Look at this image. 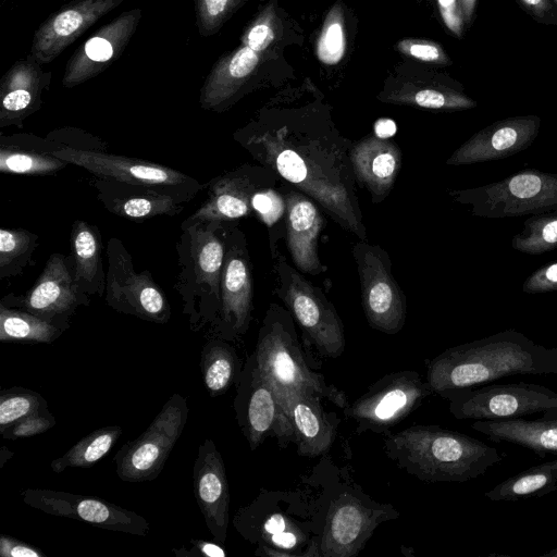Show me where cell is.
Returning a JSON list of instances; mask_svg holds the SVG:
<instances>
[{
	"label": "cell",
	"instance_id": "6da1fadb",
	"mask_svg": "<svg viewBox=\"0 0 557 557\" xmlns=\"http://www.w3.org/2000/svg\"><path fill=\"white\" fill-rule=\"evenodd\" d=\"M248 153L312 198L344 230L367 239L350 161L354 144L329 124L260 121L234 134Z\"/></svg>",
	"mask_w": 557,
	"mask_h": 557
},
{
	"label": "cell",
	"instance_id": "7a4b0ae2",
	"mask_svg": "<svg viewBox=\"0 0 557 557\" xmlns=\"http://www.w3.org/2000/svg\"><path fill=\"white\" fill-rule=\"evenodd\" d=\"M513 375H557V348L506 330L444 350L429 362L425 382L441 394Z\"/></svg>",
	"mask_w": 557,
	"mask_h": 557
},
{
	"label": "cell",
	"instance_id": "3957f363",
	"mask_svg": "<svg viewBox=\"0 0 557 557\" xmlns=\"http://www.w3.org/2000/svg\"><path fill=\"white\" fill-rule=\"evenodd\" d=\"M386 454L426 482H466L503 459L495 447L437 425H412L393 434L386 441Z\"/></svg>",
	"mask_w": 557,
	"mask_h": 557
},
{
	"label": "cell",
	"instance_id": "277c9868",
	"mask_svg": "<svg viewBox=\"0 0 557 557\" xmlns=\"http://www.w3.org/2000/svg\"><path fill=\"white\" fill-rule=\"evenodd\" d=\"M176 245L178 273L174 284L193 332L212 326L221 307L225 255L224 223L181 225Z\"/></svg>",
	"mask_w": 557,
	"mask_h": 557
},
{
	"label": "cell",
	"instance_id": "5b68a950",
	"mask_svg": "<svg viewBox=\"0 0 557 557\" xmlns=\"http://www.w3.org/2000/svg\"><path fill=\"white\" fill-rule=\"evenodd\" d=\"M471 206V214L487 219L533 215L557 210V173L522 170L487 185L449 191Z\"/></svg>",
	"mask_w": 557,
	"mask_h": 557
},
{
	"label": "cell",
	"instance_id": "8992f818",
	"mask_svg": "<svg viewBox=\"0 0 557 557\" xmlns=\"http://www.w3.org/2000/svg\"><path fill=\"white\" fill-rule=\"evenodd\" d=\"M253 364L278 391L310 392L342 409L349 407L345 393L309 368L289 330L270 313L260 330Z\"/></svg>",
	"mask_w": 557,
	"mask_h": 557
},
{
	"label": "cell",
	"instance_id": "52a82bcc",
	"mask_svg": "<svg viewBox=\"0 0 557 557\" xmlns=\"http://www.w3.org/2000/svg\"><path fill=\"white\" fill-rule=\"evenodd\" d=\"M274 271L276 295L309 339L324 356L339 357L345 349V334L334 306L284 258H276Z\"/></svg>",
	"mask_w": 557,
	"mask_h": 557
},
{
	"label": "cell",
	"instance_id": "ba28073f",
	"mask_svg": "<svg viewBox=\"0 0 557 557\" xmlns=\"http://www.w3.org/2000/svg\"><path fill=\"white\" fill-rule=\"evenodd\" d=\"M440 395L459 420L505 421L557 409V392L525 382L484 384Z\"/></svg>",
	"mask_w": 557,
	"mask_h": 557
},
{
	"label": "cell",
	"instance_id": "9c48e42d",
	"mask_svg": "<svg viewBox=\"0 0 557 557\" xmlns=\"http://www.w3.org/2000/svg\"><path fill=\"white\" fill-rule=\"evenodd\" d=\"M69 164L81 166L95 177L146 185L191 200L205 185L175 169L148 160L116 156L98 149L54 144L50 151Z\"/></svg>",
	"mask_w": 557,
	"mask_h": 557
},
{
	"label": "cell",
	"instance_id": "30bf717a",
	"mask_svg": "<svg viewBox=\"0 0 557 557\" xmlns=\"http://www.w3.org/2000/svg\"><path fill=\"white\" fill-rule=\"evenodd\" d=\"M187 418L186 398L173 394L149 426L117 450L114 456L117 476L133 483L157 479L181 437Z\"/></svg>",
	"mask_w": 557,
	"mask_h": 557
},
{
	"label": "cell",
	"instance_id": "8fae6325",
	"mask_svg": "<svg viewBox=\"0 0 557 557\" xmlns=\"http://www.w3.org/2000/svg\"><path fill=\"white\" fill-rule=\"evenodd\" d=\"M106 250V304L120 313L157 324L168 323L171 308L151 273L135 271L133 258L121 239L111 237Z\"/></svg>",
	"mask_w": 557,
	"mask_h": 557
},
{
	"label": "cell",
	"instance_id": "7c38bea8",
	"mask_svg": "<svg viewBox=\"0 0 557 557\" xmlns=\"http://www.w3.org/2000/svg\"><path fill=\"white\" fill-rule=\"evenodd\" d=\"M352 255L357 263L362 308L369 325L386 334L398 333L406 321V296L392 274L387 252L360 240Z\"/></svg>",
	"mask_w": 557,
	"mask_h": 557
},
{
	"label": "cell",
	"instance_id": "4fadbf2b",
	"mask_svg": "<svg viewBox=\"0 0 557 557\" xmlns=\"http://www.w3.org/2000/svg\"><path fill=\"white\" fill-rule=\"evenodd\" d=\"M278 176L264 165L244 164L214 177L207 184L202 205L183 224L231 223L257 215V202L262 193L274 188Z\"/></svg>",
	"mask_w": 557,
	"mask_h": 557
},
{
	"label": "cell",
	"instance_id": "5bb4252c",
	"mask_svg": "<svg viewBox=\"0 0 557 557\" xmlns=\"http://www.w3.org/2000/svg\"><path fill=\"white\" fill-rule=\"evenodd\" d=\"M224 223L225 255L221 276V307L211 326L215 337L233 341L246 333L252 311V275L242 230Z\"/></svg>",
	"mask_w": 557,
	"mask_h": 557
},
{
	"label": "cell",
	"instance_id": "9a60e30c",
	"mask_svg": "<svg viewBox=\"0 0 557 557\" xmlns=\"http://www.w3.org/2000/svg\"><path fill=\"white\" fill-rule=\"evenodd\" d=\"M0 304L30 312L65 332L76 310L90 304V296L77 288L70 257L55 252L26 294H8Z\"/></svg>",
	"mask_w": 557,
	"mask_h": 557
},
{
	"label": "cell",
	"instance_id": "2e32d148",
	"mask_svg": "<svg viewBox=\"0 0 557 557\" xmlns=\"http://www.w3.org/2000/svg\"><path fill=\"white\" fill-rule=\"evenodd\" d=\"M430 394L417 372L399 371L372 384L345 412L357 422L359 432H382L405 419Z\"/></svg>",
	"mask_w": 557,
	"mask_h": 557
},
{
	"label": "cell",
	"instance_id": "e0dca14e",
	"mask_svg": "<svg viewBox=\"0 0 557 557\" xmlns=\"http://www.w3.org/2000/svg\"><path fill=\"white\" fill-rule=\"evenodd\" d=\"M23 502L46 513L72 518L109 531L146 535L149 522L135 511L107 500L48 488H26Z\"/></svg>",
	"mask_w": 557,
	"mask_h": 557
},
{
	"label": "cell",
	"instance_id": "ac0fdd59",
	"mask_svg": "<svg viewBox=\"0 0 557 557\" xmlns=\"http://www.w3.org/2000/svg\"><path fill=\"white\" fill-rule=\"evenodd\" d=\"M141 15L140 8L124 11L83 42L65 65L62 85L73 88L102 73L123 53Z\"/></svg>",
	"mask_w": 557,
	"mask_h": 557
},
{
	"label": "cell",
	"instance_id": "d6986e66",
	"mask_svg": "<svg viewBox=\"0 0 557 557\" xmlns=\"http://www.w3.org/2000/svg\"><path fill=\"white\" fill-rule=\"evenodd\" d=\"M125 0H75L50 14L37 28L29 55L48 64Z\"/></svg>",
	"mask_w": 557,
	"mask_h": 557
},
{
	"label": "cell",
	"instance_id": "ffe728a7",
	"mask_svg": "<svg viewBox=\"0 0 557 557\" xmlns=\"http://www.w3.org/2000/svg\"><path fill=\"white\" fill-rule=\"evenodd\" d=\"M247 385L235 399L238 421L251 449H256L270 432L293 440V430L273 383L252 364Z\"/></svg>",
	"mask_w": 557,
	"mask_h": 557
},
{
	"label": "cell",
	"instance_id": "44dd1931",
	"mask_svg": "<svg viewBox=\"0 0 557 557\" xmlns=\"http://www.w3.org/2000/svg\"><path fill=\"white\" fill-rule=\"evenodd\" d=\"M537 115L499 120L475 133L447 159L448 165H466L513 156L530 147L541 129Z\"/></svg>",
	"mask_w": 557,
	"mask_h": 557
},
{
	"label": "cell",
	"instance_id": "7402d4cb",
	"mask_svg": "<svg viewBox=\"0 0 557 557\" xmlns=\"http://www.w3.org/2000/svg\"><path fill=\"white\" fill-rule=\"evenodd\" d=\"M193 486L209 532L223 544L228 527L230 488L224 461L211 438H206L198 446Z\"/></svg>",
	"mask_w": 557,
	"mask_h": 557
},
{
	"label": "cell",
	"instance_id": "603a6c76",
	"mask_svg": "<svg viewBox=\"0 0 557 557\" xmlns=\"http://www.w3.org/2000/svg\"><path fill=\"white\" fill-rule=\"evenodd\" d=\"M389 513L387 506L369 507L354 497L342 498L330 511L319 545V555H357L374 529L385 521Z\"/></svg>",
	"mask_w": 557,
	"mask_h": 557
},
{
	"label": "cell",
	"instance_id": "cb8c5ba5",
	"mask_svg": "<svg viewBox=\"0 0 557 557\" xmlns=\"http://www.w3.org/2000/svg\"><path fill=\"white\" fill-rule=\"evenodd\" d=\"M97 199L112 214L143 222L159 215L180 214L189 202L184 197L146 185L95 177Z\"/></svg>",
	"mask_w": 557,
	"mask_h": 557
},
{
	"label": "cell",
	"instance_id": "d4e9b609",
	"mask_svg": "<svg viewBox=\"0 0 557 557\" xmlns=\"http://www.w3.org/2000/svg\"><path fill=\"white\" fill-rule=\"evenodd\" d=\"M51 79L52 72L44 71L29 54L17 60L1 79L0 127H22L23 121L44 104Z\"/></svg>",
	"mask_w": 557,
	"mask_h": 557
},
{
	"label": "cell",
	"instance_id": "484cf974",
	"mask_svg": "<svg viewBox=\"0 0 557 557\" xmlns=\"http://www.w3.org/2000/svg\"><path fill=\"white\" fill-rule=\"evenodd\" d=\"M276 391L288 416L297 453L307 457L326 453L335 440L337 423L323 410L321 397L305 391Z\"/></svg>",
	"mask_w": 557,
	"mask_h": 557
},
{
	"label": "cell",
	"instance_id": "4316f807",
	"mask_svg": "<svg viewBox=\"0 0 557 557\" xmlns=\"http://www.w3.org/2000/svg\"><path fill=\"white\" fill-rule=\"evenodd\" d=\"M286 244L295 268L318 275L325 269L318 253V239L323 218L315 201L301 191L292 190L284 196Z\"/></svg>",
	"mask_w": 557,
	"mask_h": 557
},
{
	"label": "cell",
	"instance_id": "83f0119b",
	"mask_svg": "<svg viewBox=\"0 0 557 557\" xmlns=\"http://www.w3.org/2000/svg\"><path fill=\"white\" fill-rule=\"evenodd\" d=\"M356 182L367 189L373 203L382 202L391 193L401 166V150L379 135L354 141L350 149Z\"/></svg>",
	"mask_w": 557,
	"mask_h": 557
},
{
	"label": "cell",
	"instance_id": "f1b7e54d",
	"mask_svg": "<svg viewBox=\"0 0 557 557\" xmlns=\"http://www.w3.org/2000/svg\"><path fill=\"white\" fill-rule=\"evenodd\" d=\"M471 426L494 443L521 446L541 458L557 455V409L536 419L475 420Z\"/></svg>",
	"mask_w": 557,
	"mask_h": 557
},
{
	"label": "cell",
	"instance_id": "f546056e",
	"mask_svg": "<svg viewBox=\"0 0 557 557\" xmlns=\"http://www.w3.org/2000/svg\"><path fill=\"white\" fill-rule=\"evenodd\" d=\"M98 227L76 220L71 231V267L77 288L88 295L103 296L106 278Z\"/></svg>",
	"mask_w": 557,
	"mask_h": 557
},
{
	"label": "cell",
	"instance_id": "4dcf8cb0",
	"mask_svg": "<svg viewBox=\"0 0 557 557\" xmlns=\"http://www.w3.org/2000/svg\"><path fill=\"white\" fill-rule=\"evenodd\" d=\"M54 144L26 134L0 137V171L2 173L49 175L69 163L50 153Z\"/></svg>",
	"mask_w": 557,
	"mask_h": 557
},
{
	"label": "cell",
	"instance_id": "1f68e13d",
	"mask_svg": "<svg viewBox=\"0 0 557 557\" xmlns=\"http://www.w3.org/2000/svg\"><path fill=\"white\" fill-rule=\"evenodd\" d=\"M557 491V459L542 462L505 479L485 497L492 502H518Z\"/></svg>",
	"mask_w": 557,
	"mask_h": 557
},
{
	"label": "cell",
	"instance_id": "d6a6232c",
	"mask_svg": "<svg viewBox=\"0 0 557 557\" xmlns=\"http://www.w3.org/2000/svg\"><path fill=\"white\" fill-rule=\"evenodd\" d=\"M203 385L211 397L223 395L239 374V359L235 349L219 337L209 338L200 354Z\"/></svg>",
	"mask_w": 557,
	"mask_h": 557
},
{
	"label": "cell",
	"instance_id": "836d02e7",
	"mask_svg": "<svg viewBox=\"0 0 557 557\" xmlns=\"http://www.w3.org/2000/svg\"><path fill=\"white\" fill-rule=\"evenodd\" d=\"M62 334V330L30 312L0 304L2 343L51 344Z\"/></svg>",
	"mask_w": 557,
	"mask_h": 557
},
{
	"label": "cell",
	"instance_id": "e575fe53",
	"mask_svg": "<svg viewBox=\"0 0 557 557\" xmlns=\"http://www.w3.org/2000/svg\"><path fill=\"white\" fill-rule=\"evenodd\" d=\"M121 426H102L84 436L64 455L53 459L50 468L60 473L67 468H89L106 457L122 435Z\"/></svg>",
	"mask_w": 557,
	"mask_h": 557
},
{
	"label": "cell",
	"instance_id": "d590c367",
	"mask_svg": "<svg viewBox=\"0 0 557 557\" xmlns=\"http://www.w3.org/2000/svg\"><path fill=\"white\" fill-rule=\"evenodd\" d=\"M38 244V235L28 230L0 228V278L20 275Z\"/></svg>",
	"mask_w": 557,
	"mask_h": 557
},
{
	"label": "cell",
	"instance_id": "8d00e7d4",
	"mask_svg": "<svg viewBox=\"0 0 557 557\" xmlns=\"http://www.w3.org/2000/svg\"><path fill=\"white\" fill-rule=\"evenodd\" d=\"M511 247L528 255H541L557 248V210L533 214L511 239Z\"/></svg>",
	"mask_w": 557,
	"mask_h": 557
},
{
	"label": "cell",
	"instance_id": "74e56055",
	"mask_svg": "<svg viewBox=\"0 0 557 557\" xmlns=\"http://www.w3.org/2000/svg\"><path fill=\"white\" fill-rule=\"evenodd\" d=\"M47 400L37 392L14 386L0 394V433L18 420L47 408Z\"/></svg>",
	"mask_w": 557,
	"mask_h": 557
},
{
	"label": "cell",
	"instance_id": "f35d334b",
	"mask_svg": "<svg viewBox=\"0 0 557 557\" xmlns=\"http://www.w3.org/2000/svg\"><path fill=\"white\" fill-rule=\"evenodd\" d=\"M234 0H195L196 25L201 36L213 35L222 25Z\"/></svg>",
	"mask_w": 557,
	"mask_h": 557
},
{
	"label": "cell",
	"instance_id": "ab89813d",
	"mask_svg": "<svg viewBox=\"0 0 557 557\" xmlns=\"http://www.w3.org/2000/svg\"><path fill=\"white\" fill-rule=\"evenodd\" d=\"M54 416L44 408L11 424L0 434L4 440L27 438L42 434L55 425Z\"/></svg>",
	"mask_w": 557,
	"mask_h": 557
},
{
	"label": "cell",
	"instance_id": "60d3db41",
	"mask_svg": "<svg viewBox=\"0 0 557 557\" xmlns=\"http://www.w3.org/2000/svg\"><path fill=\"white\" fill-rule=\"evenodd\" d=\"M527 294L557 290V262L545 264L530 274L522 284Z\"/></svg>",
	"mask_w": 557,
	"mask_h": 557
},
{
	"label": "cell",
	"instance_id": "b9f144b4",
	"mask_svg": "<svg viewBox=\"0 0 557 557\" xmlns=\"http://www.w3.org/2000/svg\"><path fill=\"white\" fill-rule=\"evenodd\" d=\"M0 555L2 557H46L38 547L5 534L0 536Z\"/></svg>",
	"mask_w": 557,
	"mask_h": 557
},
{
	"label": "cell",
	"instance_id": "7bdbcfd3",
	"mask_svg": "<svg viewBox=\"0 0 557 557\" xmlns=\"http://www.w3.org/2000/svg\"><path fill=\"white\" fill-rule=\"evenodd\" d=\"M190 548H176L173 549V553L178 557H199V556H207V557H225L226 552L218 543L206 541V540H196L191 539L189 541Z\"/></svg>",
	"mask_w": 557,
	"mask_h": 557
},
{
	"label": "cell",
	"instance_id": "ee69618b",
	"mask_svg": "<svg viewBox=\"0 0 557 557\" xmlns=\"http://www.w3.org/2000/svg\"><path fill=\"white\" fill-rule=\"evenodd\" d=\"M519 7L534 21L554 25L552 0H516Z\"/></svg>",
	"mask_w": 557,
	"mask_h": 557
},
{
	"label": "cell",
	"instance_id": "f6af8a7d",
	"mask_svg": "<svg viewBox=\"0 0 557 557\" xmlns=\"http://www.w3.org/2000/svg\"><path fill=\"white\" fill-rule=\"evenodd\" d=\"M273 38L274 34L269 26L265 24H258L249 30L247 35V45L256 52H260L270 45Z\"/></svg>",
	"mask_w": 557,
	"mask_h": 557
},
{
	"label": "cell",
	"instance_id": "bcb514c9",
	"mask_svg": "<svg viewBox=\"0 0 557 557\" xmlns=\"http://www.w3.org/2000/svg\"><path fill=\"white\" fill-rule=\"evenodd\" d=\"M343 35L342 28L338 24H333L329 27L324 37V47L329 53L339 52L342 49Z\"/></svg>",
	"mask_w": 557,
	"mask_h": 557
},
{
	"label": "cell",
	"instance_id": "7dc6e473",
	"mask_svg": "<svg viewBox=\"0 0 557 557\" xmlns=\"http://www.w3.org/2000/svg\"><path fill=\"white\" fill-rule=\"evenodd\" d=\"M410 53L425 61H435L441 58L440 49L433 45H413L410 48Z\"/></svg>",
	"mask_w": 557,
	"mask_h": 557
},
{
	"label": "cell",
	"instance_id": "c3c4849f",
	"mask_svg": "<svg viewBox=\"0 0 557 557\" xmlns=\"http://www.w3.org/2000/svg\"><path fill=\"white\" fill-rule=\"evenodd\" d=\"M460 1V14L466 25H470L473 18L475 4L478 0H459Z\"/></svg>",
	"mask_w": 557,
	"mask_h": 557
},
{
	"label": "cell",
	"instance_id": "681fc988",
	"mask_svg": "<svg viewBox=\"0 0 557 557\" xmlns=\"http://www.w3.org/2000/svg\"><path fill=\"white\" fill-rule=\"evenodd\" d=\"M13 456V451L9 450L5 446L0 449V469L3 468L4 463Z\"/></svg>",
	"mask_w": 557,
	"mask_h": 557
},
{
	"label": "cell",
	"instance_id": "f907efd6",
	"mask_svg": "<svg viewBox=\"0 0 557 557\" xmlns=\"http://www.w3.org/2000/svg\"><path fill=\"white\" fill-rule=\"evenodd\" d=\"M554 25H557V0H552Z\"/></svg>",
	"mask_w": 557,
	"mask_h": 557
},
{
	"label": "cell",
	"instance_id": "816d5d0a",
	"mask_svg": "<svg viewBox=\"0 0 557 557\" xmlns=\"http://www.w3.org/2000/svg\"><path fill=\"white\" fill-rule=\"evenodd\" d=\"M543 557H557V548H553L552 550L542 555Z\"/></svg>",
	"mask_w": 557,
	"mask_h": 557
}]
</instances>
